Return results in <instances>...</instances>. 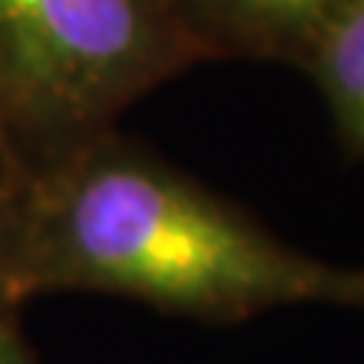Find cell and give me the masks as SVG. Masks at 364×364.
<instances>
[{
    "label": "cell",
    "instance_id": "obj_1",
    "mask_svg": "<svg viewBox=\"0 0 364 364\" xmlns=\"http://www.w3.org/2000/svg\"><path fill=\"white\" fill-rule=\"evenodd\" d=\"M16 289L21 304L95 291L207 325L301 304L364 310V267L294 249L119 128L25 164Z\"/></svg>",
    "mask_w": 364,
    "mask_h": 364
},
{
    "label": "cell",
    "instance_id": "obj_2",
    "mask_svg": "<svg viewBox=\"0 0 364 364\" xmlns=\"http://www.w3.org/2000/svg\"><path fill=\"white\" fill-rule=\"evenodd\" d=\"M195 64L167 0H0V140L43 161Z\"/></svg>",
    "mask_w": 364,
    "mask_h": 364
},
{
    "label": "cell",
    "instance_id": "obj_3",
    "mask_svg": "<svg viewBox=\"0 0 364 364\" xmlns=\"http://www.w3.org/2000/svg\"><path fill=\"white\" fill-rule=\"evenodd\" d=\"M349 0H167L203 61L304 67L313 43Z\"/></svg>",
    "mask_w": 364,
    "mask_h": 364
},
{
    "label": "cell",
    "instance_id": "obj_4",
    "mask_svg": "<svg viewBox=\"0 0 364 364\" xmlns=\"http://www.w3.org/2000/svg\"><path fill=\"white\" fill-rule=\"evenodd\" d=\"M313 76L349 155L364 158V0L331 18L301 67Z\"/></svg>",
    "mask_w": 364,
    "mask_h": 364
},
{
    "label": "cell",
    "instance_id": "obj_5",
    "mask_svg": "<svg viewBox=\"0 0 364 364\" xmlns=\"http://www.w3.org/2000/svg\"><path fill=\"white\" fill-rule=\"evenodd\" d=\"M25 164L0 140V316H16L21 298L16 289V225Z\"/></svg>",
    "mask_w": 364,
    "mask_h": 364
},
{
    "label": "cell",
    "instance_id": "obj_6",
    "mask_svg": "<svg viewBox=\"0 0 364 364\" xmlns=\"http://www.w3.org/2000/svg\"><path fill=\"white\" fill-rule=\"evenodd\" d=\"M0 364H40L21 337L16 316H0Z\"/></svg>",
    "mask_w": 364,
    "mask_h": 364
}]
</instances>
